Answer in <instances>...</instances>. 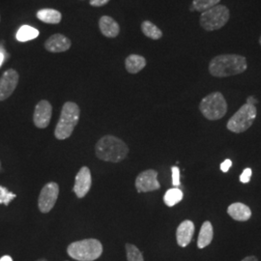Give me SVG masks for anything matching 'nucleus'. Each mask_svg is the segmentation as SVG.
Listing matches in <instances>:
<instances>
[{
  "instance_id": "obj_24",
  "label": "nucleus",
  "mask_w": 261,
  "mask_h": 261,
  "mask_svg": "<svg viewBox=\"0 0 261 261\" xmlns=\"http://www.w3.org/2000/svg\"><path fill=\"white\" fill-rule=\"evenodd\" d=\"M126 254L128 261H144L141 252L133 244H126Z\"/></svg>"
},
{
  "instance_id": "obj_35",
  "label": "nucleus",
  "mask_w": 261,
  "mask_h": 261,
  "mask_svg": "<svg viewBox=\"0 0 261 261\" xmlns=\"http://www.w3.org/2000/svg\"><path fill=\"white\" fill-rule=\"evenodd\" d=\"M37 261H47V260H46V259H39V260H37Z\"/></svg>"
},
{
  "instance_id": "obj_20",
  "label": "nucleus",
  "mask_w": 261,
  "mask_h": 261,
  "mask_svg": "<svg viewBox=\"0 0 261 261\" xmlns=\"http://www.w3.org/2000/svg\"><path fill=\"white\" fill-rule=\"evenodd\" d=\"M141 31L146 37L152 40H159L163 37L162 30L149 20H144L141 23Z\"/></svg>"
},
{
  "instance_id": "obj_33",
  "label": "nucleus",
  "mask_w": 261,
  "mask_h": 261,
  "mask_svg": "<svg viewBox=\"0 0 261 261\" xmlns=\"http://www.w3.org/2000/svg\"><path fill=\"white\" fill-rule=\"evenodd\" d=\"M3 61H4V54L2 51H0V67L2 65Z\"/></svg>"
},
{
  "instance_id": "obj_22",
  "label": "nucleus",
  "mask_w": 261,
  "mask_h": 261,
  "mask_svg": "<svg viewBox=\"0 0 261 261\" xmlns=\"http://www.w3.org/2000/svg\"><path fill=\"white\" fill-rule=\"evenodd\" d=\"M183 199V192L178 188H172L167 191L164 196V201L168 207L176 205Z\"/></svg>"
},
{
  "instance_id": "obj_34",
  "label": "nucleus",
  "mask_w": 261,
  "mask_h": 261,
  "mask_svg": "<svg viewBox=\"0 0 261 261\" xmlns=\"http://www.w3.org/2000/svg\"><path fill=\"white\" fill-rule=\"evenodd\" d=\"M2 171V167H1V162H0V172Z\"/></svg>"
},
{
  "instance_id": "obj_1",
  "label": "nucleus",
  "mask_w": 261,
  "mask_h": 261,
  "mask_svg": "<svg viewBox=\"0 0 261 261\" xmlns=\"http://www.w3.org/2000/svg\"><path fill=\"white\" fill-rule=\"evenodd\" d=\"M248 68L246 57L238 55H221L209 63V72L216 77H226L244 73Z\"/></svg>"
},
{
  "instance_id": "obj_18",
  "label": "nucleus",
  "mask_w": 261,
  "mask_h": 261,
  "mask_svg": "<svg viewBox=\"0 0 261 261\" xmlns=\"http://www.w3.org/2000/svg\"><path fill=\"white\" fill-rule=\"evenodd\" d=\"M125 66L130 74H138L146 66V59L139 55H130L126 58Z\"/></svg>"
},
{
  "instance_id": "obj_17",
  "label": "nucleus",
  "mask_w": 261,
  "mask_h": 261,
  "mask_svg": "<svg viewBox=\"0 0 261 261\" xmlns=\"http://www.w3.org/2000/svg\"><path fill=\"white\" fill-rule=\"evenodd\" d=\"M213 236H214L213 225L209 221L204 222L201 225V228L199 231L198 239H197V247L199 249H204L207 246H209L213 240Z\"/></svg>"
},
{
  "instance_id": "obj_2",
  "label": "nucleus",
  "mask_w": 261,
  "mask_h": 261,
  "mask_svg": "<svg viewBox=\"0 0 261 261\" xmlns=\"http://www.w3.org/2000/svg\"><path fill=\"white\" fill-rule=\"evenodd\" d=\"M128 153L127 144L113 136H105L96 144V155L105 162L119 163L127 157Z\"/></svg>"
},
{
  "instance_id": "obj_23",
  "label": "nucleus",
  "mask_w": 261,
  "mask_h": 261,
  "mask_svg": "<svg viewBox=\"0 0 261 261\" xmlns=\"http://www.w3.org/2000/svg\"><path fill=\"white\" fill-rule=\"evenodd\" d=\"M221 0H193L192 6L190 10L192 12L197 11V12H205L207 10L211 9L220 3Z\"/></svg>"
},
{
  "instance_id": "obj_13",
  "label": "nucleus",
  "mask_w": 261,
  "mask_h": 261,
  "mask_svg": "<svg viewBox=\"0 0 261 261\" xmlns=\"http://www.w3.org/2000/svg\"><path fill=\"white\" fill-rule=\"evenodd\" d=\"M71 46V40L62 34H55L45 42V48L53 54L67 51Z\"/></svg>"
},
{
  "instance_id": "obj_31",
  "label": "nucleus",
  "mask_w": 261,
  "mask_h": 261,
  "mask_svg": "<svg viewBox=\"0 0 261 261\" xmlns=\"http://www.w3.org/2000/svg\"><path fill=\"white\" fill-rule=\"evenodd\" d=\"M241 261H258L257 260V258L255 257V256H253V255H250V256H247V257H245L244 259H242Z\"/></svg>"
},
{
  "instance_id": "obj_27",
  "label": "nucleus",
  "mask_w": 261,
  "mask_h": 261,
  "mask_svg": "<svg viewBox=\"0 0 261 261\" xmlns=\"http://www.w3.org/2000/svg\"><path fill=\"white\" fill-rule=\"evenodd\" d=\"M251 177H252V169L246 168L243 170L242 174L240 175V181H241V183L247 184L251 181Z\"/></svg>"
},
{
  "instance_id": "obj_25",
  "label": "nucleus",
  "mask_w": 261,
  "mask_h": 261,
  "mask_svg": "<svg viewBox=\"0 0 261 261\" xmlns=\"http://www.w3.org/2000/svg\"><path fill=\"white\" fill-rule=\"evenodd\" d=\"M15 197L16 195L14 193L9 192L5 187L0 186V204L8 205Z\"/></svg>"
},
{
  "instance_id": "obj_19",
  "label": "nucleus",
  "mask_w": 261,
  "mask_h": 261,
  "mask_svg": "<svg viewBox=\"0 0 261 261\" xmlns=\"http://www.w3.org/2000/svg\"><path fill=\"white\" fill-rule=\"evenodd\" d=\"M37 18L45 23L58 24L62 19V15L57 10L47 8V9H42L38 11Z\"/></svg>"
},
{
  "instance_id": "obj_8",
  "label": "nucleus",
  "mask_w": 261,
  "mask_h": 261,
  "mask_svg": "<svg viewBox=\"0 0 261 261\" xmlns=\"http://www.w3.org/2000/svg\"><path fill=\"white\" fill-rule=\"evenodd\" d=\"M58 194L59 186L56 182L47 183L43 187L38 200V206L42 213H48L54 208L58 198Z\"/></svg>"
},
{
  "instance_id": "obj_36",
  "label": "nucleus",
  "mask_w": 261,
  "mask_h": 261,
  "mask_svg": "<svg viewBox=\"0 0 261 261\" xmlns=\"http://www.w3.org/2000/svg\"><path fill=\"white\" fill-rule=\"evenodd\" d=\"M259 44L261 45V36L260 38H259Z\"/></svg>"
},
{
  "instance_id": "obj_11",
  "label": "nucleus",
  "mask_w": 261,
  "mask_h": 261,
  "mask_svg": "<svg viewBox=\"0 0 261 261\" xmlns=\"http://www.w3.org/2000/svg\"><path fill=\"white\" fill-rule=\"evenodd\" d=\"M53 113V107L47 100H42L35 107L33 121L37 128L44 129L47 128L50 122Z\"/></svg>"
},
{
  "instance_id": "obj_12",
  "label": "nucleus",
  "mask_w": 261,
  "mask_h": 261,
  "mask_svg": "<svg viewBox=\"0 0 261 261\" xmlns=\"http://www.w3.org/2000/svg\"><path fill=\"white\" fill-rule=\"evenodd\" d=\"M92 184L91 172L87 167L81 168L75 176L74 192L79 198H83L90 191Z\"/></svg>"
},
{
  "instance_id": "obj_5",
  "label": "nucleus",
  "mask_w": 261,
  "mask_h": 261,
  "mask_svg": "<svg viewBox=\"0 0 261 261\" xmlns=\"http://www.w3.org/2000/svg\"><path fill=\"white\" fill-rule=\"evenodd\" d=\"M199 111L208 120H219L227 112V103L221 92L207 95L199 103Z\"/></svg>"
},
{
  "instance_id": "obj_6",
  "label": "nucleus",
  "mask_w": 261,
  "mask_h": 261,
  "mask_svg": "<svg viewBox=\"0 0 261 261\" xmlns=\"http://www.w3.org/2000/svg\"><path fill=\"white\" fill-rule=\"evenodd\" d=\"M230 19V12L225 5H216L203 12L199 19V24L206 31H215L224 28Z\"/></svg>"
},
{
  "instance_id": "obj_4",
  "label": "nucleus",
  "mask_w": 261,
  "mask_h": 261,
  "mask_svg": "<svg viewBox=\"0 0 261 261\" xmlns=\"http://www.w3.org/2000/svg\"><path fill=\"white\" fill-rule=\"evenodd\" d=\"M67 252L75 260H96L103 253V245L97 239H84L70 244Z\"/></svg>"
},
{
  "instance_id": "obj_16",
  "label": "nucleus",
  "mask_w": 261,
  "mask_h": 261,
  "mask_svg": "<svg viewBox=\"0 0 261 261\" xmlns=\"http://www.w3.org/2000/svg\"><path fill=\"white\" fill-rule=\"evenodd\" d=\"M227 214L229 215L233 220L238 222H246L250 220L252 217V211L249 206L241 203L235 202L227 208Z\"/></svg>"
},
{
  "instance_id": "obj_21",
  "label": "nucleus",
  "mask_w": 261,
  "mask_h": 261,
  "mask_svg": "<svg viewBox=\"0 0 261 261\" xmlns=\"http://www.w3.org/2000/svg\"><path fill=\"white\" fill-rule=\"evenodd\" d=\"M39 36V31L36 28L29 27V25H22L17 32V40L19 42H28L34 40Z\"/></svg>"
},
{
  "instance_id": "obj_28",
  "label": "nucleus",
  "mask_w": 261,
  "mask_h": 261,
  "mask_svg": "<svg viewBox=\"0 0 261 261\" xmlns=\"http://www.w3.org/2000/svg\"><path fill=\"white\" fill-rule=\"evenodd\" d=\"M231 166H232L231 160L227 159V160H225V161H224V162L221 164V170H222L223 172H227V171L229 170V168H231Z\"/></svg>"
},
{
  "instance_id": "obj_7",
  "label": "nucleus",
  "mask_w": 261,
  "mask_h": 261,
  "mask_svg": "<svg viewBox=\"0 0 261 261\" xmlns=\"http://www.w3.org/2000/svg\"><path fill=\"white\" fill-rule=\"evenodd\" d=\"M256 113L257 111L255 106L245 103L228 120L226 127L235 134L244 133L252 126L256 117Z\"/></svg>"
},
{
  "instance_id": "obj_26",
  "label": "nucleus",
  "mask_w": 261,
  "mask_h": 261,
  "mask_svg": "<svg viewBox=\"0 0 261 261\" xmlns=\"http://www.w3.org/2000/svg\"><path fill=\"white\" fill-rule=\"evenodd\" d=\"M171 172H172V185L177 188L181 185L180 183V169L176 166L171 168Z\"/></svg>"
},
{
  "instance_id": "obj_15",
  "label": "nucleus",
  "mask_w": 261,
  "mask_h": 261,
  "mask_svg": "<svg viewBox=\"0 0 261 261\" xmlns=\"http://www.w3.org/2000/svg\"><path fill=\"white\" fill-rule=\"evenodd\" d=\"M99 28L103 36L115 38L120 32V27L115 19L109 16H103L99 20Z\"/></svg>"
},
{
  "instance_id": "obj_30",
  "label": "nucleus",
  "mask_w": 261,
  "mask_h": 261,
  "mask_svg": "<svg viewBox=\"0 0 261 261\" xmlns=\"http://www.w3.org/2000/svg\"><path fill=\"white\" fill-rule=\"evenodd\" d=\"M258 103V101L253 97V96H250L248 99H247V103L249 105H252V106H255L256 103Z\"/></svg>"
},
{
  "instance_id": "obj_10",
  "label": "nucleus",
  "mask_w": 261,
  "mask_h": 261,
  "mask_svg": "<svg viewBox=\"0 0 261 261\" xmlns=\"http://www.w3.org/2000/svg\"><path fill=\"white\" fill-rule=\"evenodd\" d=\"M19 75L14 69L7 70L0 77V101L8 99L19 84Z\"/></svg>"
},
{
  "instance_id": "obj_3",
  "label": "nucleus",
  "mask_w": 261,
  "mask_h": 261,
  "mask_svg": "<svg viewBox=\"0 0 261 261\" xmlns=\"http://www.w3.org/2000/svg\"><path fill=\"white\" fill-rule=\"evenodd\" d=\"M81 111L76 103L67 102L63 105L60 119L56 125L55 135L57 140H63L71 137L80 120Z\"/></svg>"
},
{
  "instance_id": "obj_32",
  "label": "nucleus",
  "mask_w": 261,
  "mask_h": 261,
  "mask_svg": "<svg viewBox=\"0 0 261 261\" xmlns=\"http://www.w3.org/2000/svg\"><path fill=\"white\" fill-rule=\"evenodd\" d=\"M0 261H13L12 257L10 255H4L0 258Z\"/></svg>"
},
{
  "instance_id": "obj_29",
  "label": "nucleus",
  "mask_w": 261,
  "mask_h": 261,
  "mask_svg": "<svg viewBox=\"0 0 261 261\" xmlns=\"http://www.w3.org/2000/svg\"><path fill=\"white\" fill-rule=\"evenodd\" d=\"M111 0H90V5L93 7H102Z\"/></svg>"
},
{
  "instance_id": "obj_9",
  "label": "nucleus",
  "mask_w": 261,
  "mask_h": 261,
  "mask_svg": "<svg viewBox=\"0 0 261 261\" xmlns=\"http://www.w3.org/2000/svg\"><path fill=\"white\" fill-rule=\"evenodd\" d=\"M136 188L139 193H148L159 190L158 172L153 169L142 171L136 179Z\"/></svg>"
},
{
  "instance_id": "obj_14",
  "label": "nucleus",
  "mask_w": 261,
  "mask_h": 261,
  "mask_svg": "<svg viewBox=\"0 0 261 261\" xmlns=\"http://www.w3.org/2000/svg\"><path fill=\"white\" fill-rule=\"evenodd\" d=\"M194 233H195L194 223L190 220L182 222L179 224L176 230V240H177L178 245L182 248L187 247L192 241Z\"/></svg>"
}]
</instances>
